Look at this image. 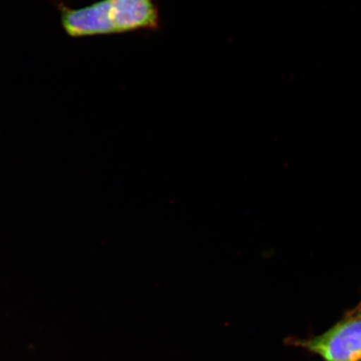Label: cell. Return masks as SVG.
I'll list each match as a JSON object with an SVG mask.
<instances>
[{
    "label": "cell",
    "instance_id": "1",
    "mask_svg": "<svg viewBox=\"0 0 361 361\" xmlns=\"http://www.w3.org/2000/svg\"><path fill=\"white\" fill-rule=\"evenodd\" d=\"M49 1L60 13L66 34L74 39L161 29L156 0H100L80 8L63 0Z\"/></svg>",
    "mask_w": 361,
    "mask_h": 361
},
{
    "label": "cell",
    "instance_id": "2",
    "mask_svg": "<svg viewBox=\"0 0 361 361\" xmlns=\"http://www.w3.org/2000/svg\"><path fill=\"white\" fill-rule=\"evenodd\" d=\"M300 345L324 361H361V310L357 308L319 336Z\"/></svg>",
    "mask_w": 361,
    "mask_h": 361
},
{
    "label": "cell",
    "instance_id": "3",
    "mask_svg": "<svg viewBox=\"0 0 361 361\" xmlns=\"http://www.w3.org/2000/svg\"><path fill=\"white\" fill-rule=\"evenodd\" d=\"M358 308L361 310V304H360V306L358 307Z\"/></svg>",
    "mask_w": 361,
    "mask_h": 361
}]
</instances>
